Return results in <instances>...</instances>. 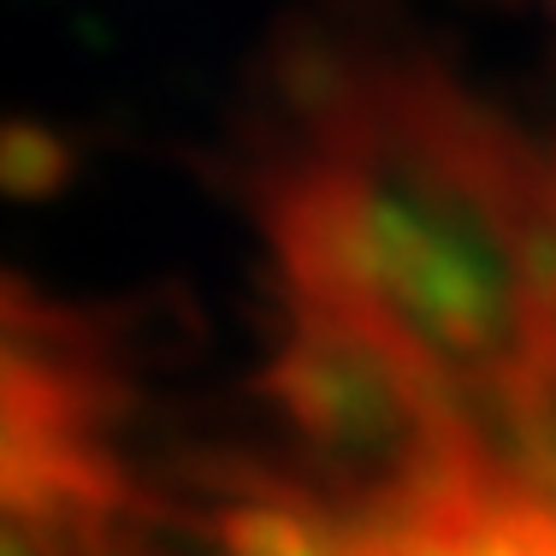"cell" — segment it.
<instances>
[{
    "label": "cell",
    "instance_id": "1",
    "mask_svg": "<svg viewBox=\"0 0 556 556\" xmlns=\"http://www.w3.org/2000/svg\"><path fill=\"white\" fill-rule=\"evenodd\" d=\"M225 456L161 444L118 338L0 267V556H225Z\"/></svg>",
    "mask_w": 556,
    "mask_h": 556
},
{
    "label": "cell",
    "instance_id": "2",
    "mask_svg": "<svg viewBox=\"0 0 556 556\" xmlns=\"http://www.w3.org/2000/svg\"><path fill=\"white\" fill-rule=\"evenodd\" d=\"M231 556H556V444L450 427L278 432L231 456Z\"/></svg>",
    "mask_w": 556,
    "mask_h": 556
},
{
    "label": "cell",
    "instance_id": "3",
    "mask_svg": "<svg viewBox=\"0 0 556 556\" xmlns=\"http://www.w3.org/2000/svg\"><path fill=\"white\" fill-rule=\"evenodd\" d=\"M551 7H556V0H551Z\"/></svg>",
    "mask_w": 556,
    "mask_h": 556
}]
</instances>
